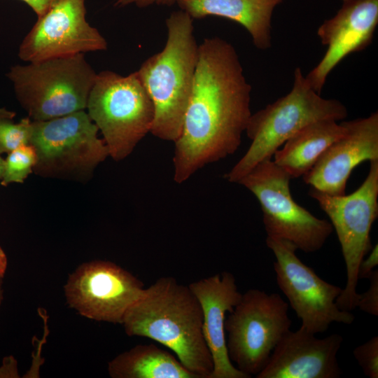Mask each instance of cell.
Masks as SVG:
<instances>
[{"instance_id":"1","label":"cell","mask_w":378,"mask_h":378,"mask_svg":"<svg viewBox=\"0 0 378 378\" xmlns=\"http://www.w3.org/2000/svg\"><path fill=\"white\" fill-rule=\"evenodd\" d=\"M251 92L234 47L218 36L205 38L199 45L191 94L174 142L176 183L236 152L251 115Z\"/></svg>"},{"instance_id":"2","label":"cell","mask_w":378,"mask_h":378,"mask_svg":"<svg viewBox=\"0 0 378 378\" xmlns=\"http://www.w3.org/2000/svg\"><path fill=\"white\" fill-rule=\"evenodd\" d=\"M122 325L127 335L162 344L199 378H210L214 363L203 335L202 310L188 286L172 276L158 279L127 309Z\"/></svg>"},{"instance_id":"3","label":"cell","mask_w":378,"mask_h":378,"mask_svg":"<svg viewBox=\"0 0 378 378\" xmlns=\"http://www.w3.org/2000/svg\"><path fill=\"white\" fill-rule=\"evenodd\" d=\"M167 38L163 49L136 71L154 106L150 133L175 142L180 136L198 62L199 45L193 20L184 11L166 20Z\"/></svg>"},{"instance_id":"4","label":"cell","mask_w":378,"mask_h":378,"mask_svg":"<svg viewBox=\"0 0 378 378\" xmlns=\"http://www.w3.org/2000/svg\"><path fill=\"white\" fill-rule=\"evenodd\" d=\"M347 115L348 110L341 102L321 97L301 69L295 68L291 90L251 113L245 130L251 144L225 178L237 183L258 163L271 160L279 148L305 125L321 119L342 120Z\"/></svg>"},{"instance_id":"5","label":"cell","mask_w":378,"mask_h":378,"mask_svg":"<svg viewBox=\"0 0 378 378\" xmlns=\"http://www.w3.org/2000/svg\"><path fill=\"white\" fill-rule=\"evenodd\" d=\"M97 75L78 54L15 65L7 77L28 117L43 121L85 110Z\"/></svg>"},{"instance_id":"6","label":"cell","mask_w":378,"mask_h":378,"mask_svg":"<svg viewBox=\"0 0 378 378\" xmlns=\"http://www.w3.org/2000/svg\"><path fill=\"white\" fill-rule=\"evenodd\" d=\"M86 109L116 162L129 156L150 133L155 116L153 102L136 71L127 76L108 70L98 74Z\"/></svg>"},{"instance_id":"7","label":"cell","mask_w":378,"mask_h":378,"mask_svg":"<svg viewBox=\"0 0 378 378\" xmlns=\"http://www.w3.org/2000/svg\"><path fill=\"white\" fill-rule=\"evenodd\" d=\"M98 132L85 110L48 120H31L29 145L36 155L33 172L43 177L88 181L109 156Z\"/></svg>"},{"instance_id":"8","label":"cell","mask_w":378,"mask_h":378,"mask_svg":"<svg viewBox=\"0 0 378 378\" xmlns=\"http://www.w3.org/2000/svg\"><path fill=\"white\" fill-rule=\"evenodd\" d=\"M370 163L365 181L349 195H331L313 188L309 191L330 218L341 246L346 282L336 304L349 312L356 308L358 267L372 247L370 231L378 216V160Z\"/></svg>"},{"instance_id":"9","label":"cell","mask_w":378,"mask_h":378,"mask_svg":"<svg viewBox=\"0 0 378 378\" xmlns=\"http://www.w3.org/2000/svg\"><path fill=\"white\" fill-rule=\"evenodd\" d=\"M291 176L271 160L255 165L237 183L258 200L267 236L292 244L304 253L319 251L333 232L330 221L318 218L293 199Z\"/></svg>"},{"instance_id":"10","label":"cell","mask_w":378,"mask_h":378,"mask_svg":"<svg viewBox=\"0 0 378 378\" xmlns=\"http://www.w3.org/2000/svg\"><path fill=\"white\" fill-rule=\"evenodd\" d=\"M225 321L230 360L249 378L265 366L282 337L290 330L288 303L278 293L249 289Z\"/></svg>"},{"instance_id":"11","label":"cell","mask_w":378,"mask_h":378,"mask_svg":"<svg viewBox=\"0 0 378 378\" xmlns=\"http://www.w3.org/2000/svg\"><path fill=\"white\" fill-rule=\"evenodd\" d=\"M267 247L274 253L276 283L301 321V328L314 334L326 332L332 323L351 324V312L340 309L336 300L342 288L321 279L295 254L290 243L267 236Z\"/></svg>"},{"instance_id":"12","label":"cell","mask_w":378,"mask_h":378,"mask_svg":"<svg viewBox=\"0 0 378 378\" xmlns=\"http://www.w3.org/2000/svg\"><path fill=\"white\" fill-rule=\"evenodd\" d=\"M145 290L141 281L114 262L94 260L79 265L64 286L70 307L90 319L122 324L127 309Z\"/></svg>"},{"instance_id":"13","label":"cell","mask_w":378,"mask_h":378,"mask_svg":"<svg viewBox=\"0 0 378 378\" xmlns=\"http://www.w3.org/2000/svg\"><path fill=\"white\" fill-rule=\"evenodd\" d=\"M85 0H57L38 17L19 47L27 62L105 50L107 42L86 20Z\"/></svg>"},{"instance_id":"14","label":"cell","mask_w":378,"mask_h":378,"mask_svg":"<svg viewBox=\"0 0 378 378\" xmlns=\"http://www.w3.org/2000/svg\"><path fill=\"white\" fill-rule=\"evenodd\" d=\"M346 132L320 155L302 176L312 188L331 195L346 194L354 169L365 161L378 160V113L342 121Z\"/></svg>"},{"instance_id":"15","label":"cell","mask_w":378,"mask_h":378,"mask_svg":"<svg viewBox=\"0 0 378 378\" xmlns=\"http://www.w3.org/2000/svg\"><path fill=\"white\" fill-rule=\"evenodd\" d=\"M378 24V0H348L331 18L324 20L317 34L327 50L305 76L318 93L328 74L347 55L365 49L372 43Z\"/></svg>"},{"instance_id":"16","label":"cell","mask_w":378,"mask_h":378,"mask_svg":"<svg viewBox=\"0 0 378 378\" xmlns=\"http://www.w3.org/2000/svg\"><path fill=\"white\" fill-rule=\"evenodd\" d=\"M340 334L319 339L302 328L289 330L272 351L257 378H339Z\"/></svg>"},{"instance_id":"17","label":"cell","mask_w":378,"mask_h":378,"mask_svg":"<svg viewBox=\"0 0 378 378\" xmlns=\"http://www.w3.org/2000/svg\"><path fill=\"white\" fill-rule=\"evenodd\" d=\"M188 286L202 310L203 335L214 363L210 378H249L231 362L226 346V314L233 310L242 295L234 276L224 271L194 281Z\"/></svg>"},{"instance_id":"18","label":"cell","mask_w":378,"mask_h":378,"mask_svg":"<svg viewBox=\"0 0 378 378\" xmlns=\"http://www.w3.org/2000/svg\"><path fill=\"white\" fill-rule=\"evenodd\" d=\"M284 0H176L180 10L192 20L214 15L239 23L260 50L272 46V17Z\"/></svg>"},{"instance_id":"19","label":"cell","mask_w":378,"mask_h":378,"mask_svg":"<svg viewBox=\"0 0 378 378\" xmlns=\"http://www.w3.org/2000/svg\"><path fill=\"white\" fill-rule=\"evenodd\" d=\"M346 132L341 122L321 119L311 122L295 133L274 154V163L291 178L305 174L323 152Z\"/></svg>"},{"instance_id":"20","label":"cell","mask_w":378,"mask_h":378,"mask_svg":"<svg viewBox=\"0 0 378 378\" xmlns=\"http://www.w3.org/2000/svg\"><path fill=\"white\" fill-rule=\"evenodd\" d=\"M113 378H199L169 352L150 344L136 345L108 365Z\"/></svg>"},{"instance_id":"21","label":"cell","mask_w":378,"mask_h":378,"mask_svg":"<svg viewBox=\"0 0 378 378\" xmlns=\"http://www.w3.org/2000/svg\"><path fill=\"white\" fill-rule=\"evenodd\" d=\"M36 162V155L31 145H23L8 153L5 159L1 186L12 183H22L33 172Z\"/></svg>"},{"instance_id":"22","label":"cell","mask_w":378,"mask_h":378,"mask_svg":"<svg viewBox=\"0 0 378 378\" xmlns=\"http://www.w3.org/2000/svg\"><path fill=\"white\" fill-rule=\"evenodd\" d=\"M13 118L0 117V155L29 145L31 120L27 117L15 123Z\"/></svg>"},{"instance_id":"23","label":"cell","mask_w":378,"mask_h":378,"mask_svg":"<svg viewBox=\"0 0 378 378\" xmlns=\"http://www.w3.org/2000/svg\"><path fill=\"white\" fill-rule=\"evenodd\" d=\"M353 355L365 376L370 378L378 377L377 336L356 346L353 351Z\"/></svg>"},{"instance_id":"24","label":"cell","mask_w":378,"mask_h":378,"mask_svg":"<svg viewBox=\"0 0 378 378\" xmlns=\"http://www.w3.org/2000/svg\"><path fill=\"white\" fill-rule=\"evenodd\" d=\"M370 285L366 291L359 293L356 308L372 316H378V270H374L368 278Z\"/></svg>"},{"instance_id":"25","label":"cell","mask_w":378,"mask_h":378,"mask_svg":"<svg viewBox=\"0 0 378 378\" xmlns=\"http://www.w3.org/2000/svg\"><path fill=\"white\" fill-rule=\"evenodd\" d=\"M368 255L361 260L358 271V279H368L378 265V246L372 247Z\"/></svg>"},{"instance_id":"26","label":"cell","mask_w":378,"mask_h":378,"mask_svg":"<svg viewBox=\"0 0 378 378\" xmlns=\"http://www.w3.org/2000/svg\"><path fill=\"white\" fill-rule=\"evenodd\" d=\"M176 0H117L114 4L115 7L122 8L134 4L139 8H145L153 4L172 6Z\"/></svg>"},{"instance_id":"27","label":"cell","mask_w":378,"mask_h":378,"mask_svg":"<svg viewBox=\"0 0 378 378\" xmlns=\"http://www.w3.org/2000/svg\"><path fill=\"white\" fill-rule=\"evenodd\" d=\"M8 377H19L17 362L11 356L5 357L3 360L2 365L0 367V378Z\"/></svg>"},{"instance_id":"28","label":"cell","mask_w":378,"mask_h":378,"mask_svg":"<svg viewBox=\"0 0 378 378\" xmlns=\"http://www.w3.org/2000/svg\"><path fill=\"white\" fill-rule=\"evenodd\" d=\"M36 13L37 18L44 15L57 0H21Z\"/></svg>"},{"instance_id":"29","label":"cell","mask_w":378,"mask_h":378,"mask_svg":"<svg viewBox=\"0 0 378 378\" xmlns=\"http://www.w3.org/2000/svg\"><path fill=\"white\" fill-rule=\"evenodd\" d=\"M8 265V260L6 253L0 246V276L4 277Z\"/></svg>"},{"instance_id":"30","label":"cell","mask_w":378,"mask_h":378,"mask_svg":"<svg viewBox=\"0 0 378 378\" xmlns=\"http://www.w3.org/2000/svg\"><path fill=\"white\" fill-rule=\"evenodd\" d=\"M12 117L15 118V113L9 110H7L5 108H0V117Z\"/></svg>"},{"instance_id":"31","label":"cell","mask_w":378,"mask_h":378,"mask_svg":"<svg viewBox=\"0 0 378 378\" xmlns=\"http://www.w3.org/2000/svg\"><path fill=\"white\" fill-rule=\"evenodd\" d=\"M5 160L0 155V181L2 179L4 171Z\"/></svg>"},{"instance_id":"32","label":"cell","mask_w":378,"mask_h":378,"mask_svg":"<svg viewBox=\"0 0 378 378\" xmlns=\"http://www.w3.org/2000/svg\"><path fill=\"white\" fill-rule=\"evenodd\" d=\"M3 278L0 276V306L4 300Z\"/></svg>"},{"instance_id":"33","label":"cell","mask_w":378,"mask_h":378,"mask_svg":"<svg viewBox=\"0 0 378 378\" xmlns=\"http://www.w3.org/2000/svg\"><path fill=\"white\" fill-rule=\"evenodd\" d=\"M341 1H342L343 2V1H348V0H341Z\"/></svg>"}]
</instances>
